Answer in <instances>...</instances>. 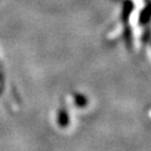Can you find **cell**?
<instances>
[{"mask_svg":"<svg viewBox=\"0 0 151 151\" xmlns=\"http://www.w3.org/2000/svg\"><path fill=\"white\" fill-rule=\"evenodd\" d=\"M58 122H60V125H63L65 127L67 122H68V116H67V114L65 111H60V115H58Z\"/></svg>","mask_w":151,"mask_h":151,"instance_id":"1","label":"cell"}]
</instances>
